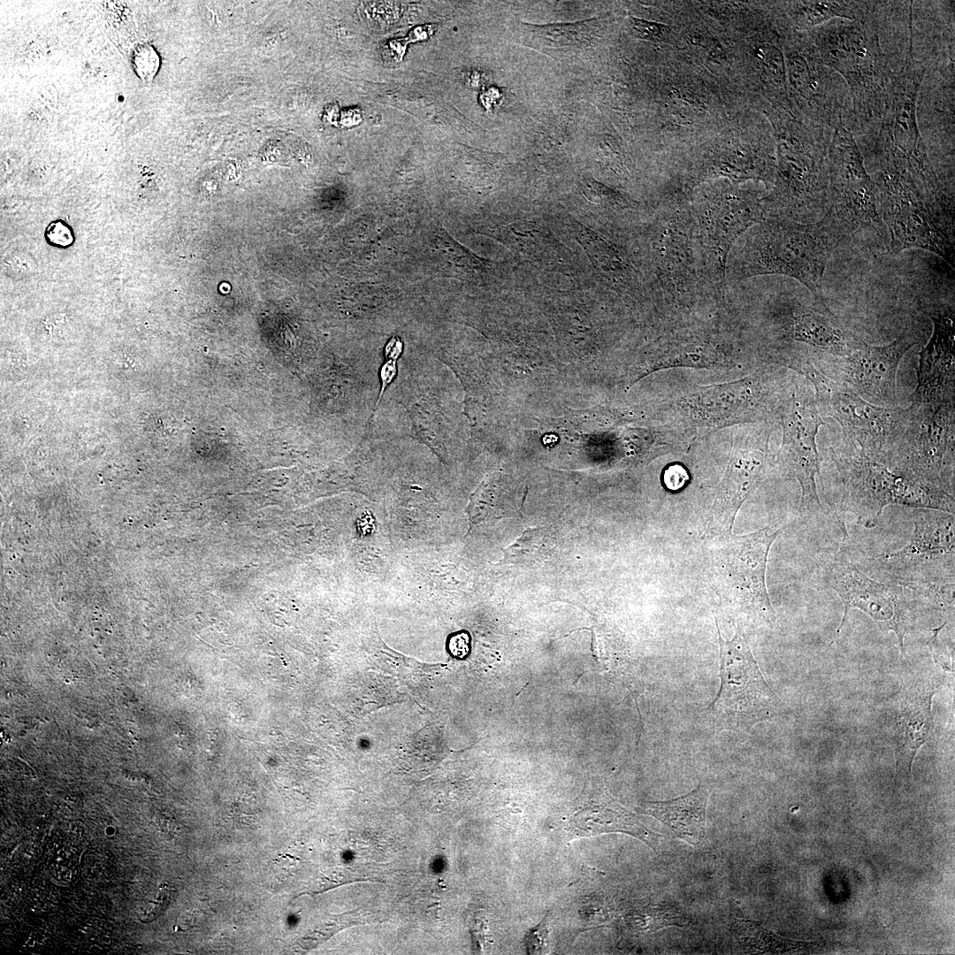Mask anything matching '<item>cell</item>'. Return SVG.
<instances>
[{"label":"cell","instance_id":"2e32d148","mask_svg":"<svg viewBox=\"0 0 955 955\" xmlns=\"http://www.w3.org/2000/svg\"><path fill=\"white\" fill-rule=\"evenodd\" d=\"M780 418L783 435L776 462L788 477L796 478L800 485V514L815 518L824 516L826 510L818 494L817 478L822 480L816 437L825 423L814 393L808 390H792Z\"/></svg>","mask_w":955,"mask_h":955},{"label":"cell","instance_id":"44dd1931","mask_svg":"<svg viewBox=\"0 0 955 955\" xmlns=\"http://www.w3.org/2000/svg\"><path fill=\"white\" fill-rule=\"evenodd\" d=\"M768 441V438L732 455L713 506L709 529L716 534L731 533L741 505L765 478L771 462Z\"/></svg>","mask_w":955,"mask_h":955},{"label":"cell","instance_id":"d4e9b609","mask_svg":"<svg viewBox=\"0 0 955 955\" xmlns=\"http://www.w3.org/2000/svg\"><path fill=\"white\" fill-rule=\"evenodd\" d=\"M653 366L716 365L722 357L720 346L705 333H684L668 336L659 343Z\"/></svg>","mask_w":955,"mask_h":955},{"label":"cell","instance_id":"603a6c76","mask_svg":"<svg viewBox=\"0 0 955 955\" xmlns=\"http://www.w3.org/2000/svg\"><path fill=\"white\" fill-rule=\"evenodd\" d=\"M708 792L699 784L690 793L664 801H652L637 811L651 815L666 824L676 837L692 845L701 843L706 835V806Z\"/></svg>","mask_w":955,"mask_h":955},{"label":"cell","instance_id":"7a4b0ae2","mask_svg":"<svg viewBox=\"0 0 955 955\" xmlns=\"http://www.w3.org/2000/svg\"><path fill=\"white\" fill-rule=\"evenodd\" d=\"M729 256L726 279L779 274L804 285L815 302L829 309L823 276L833 251L842 243L835 229L822 218L814 223L767 217L745 233Z\"/></svg>","mask_w":955,"mask_h":955},{"label":"cell","instance_id":"83f0119b","mask_svg":"<svg viewBox=\"0 0 955 955\" xmlns=\"http://www.w3.org/2000/svg\"><path fill=\"white\" fill-rule=\"evenodd\" d=\"M159 57L149 45L137 47L134 53V65L138 76L144 81H150L159 67Z\"/></svg>","mask_w":955,"mask_h":955},{"label":"cell","instance_id":"6da1fadb","mask_svg":"<svg viewBox=\"0 0 955 955\" xmlns=\"http://www.w3.org/2000/svg\"><path fill=\"white\" fill-rule=\"evenodd\" d=\"M874 181L889 251L921 248L954 266V187L939 178L878 163Z\"/></svg>","mask_w":955,"mask_h":955},{"label":"cell","instance_id":"f1b7e54d","mask_svg":"<svg viewBox=\"0 0 955 955\" xmlns=\"http://www.w3.org/2000/svg\"><path fill=\"white\" fill-rule=\"evenodd\" d=\"M630 27L635 36L651 42H661L669 28L664 24L652 22L635 17L630 18Z\"/></svg>","mask_w":955,"mask_h":955},{"label":"cell","instance_id":"ba28073f","mask_svg":"<svg viewBox=\"0 0 955 955\" xmlns=\"http://www.w3.org/2000/svg\"><path fill=\"white\" fill-rule=\"evenodd\" d=\"M818 583L836 592L844 605L840 632L851 608H858L870 616L882 632L893 631L902 656L904 638L914 630L925 599L946 602L944 591L933 586L877 581L860 570L842 551L822 561L817 569Z\"/></svg>","mask_w":955,"mask_h":955},{"label":"cell","instance_id":"9c48e42d","mask_svg":"<svg viewBox=\"0 0 955 955\" xmlns=\"http://www.w3.org/2000/svg\"><path fill=\"white\" fill-rule=\"evenodd\" d=\"M703 281L710 297H724L729 256L737 238L766 218L753 194L728 189L707 194L690 206Z\"/></svg>","mask_w":955,"mask_h":955},{"label":"cell","instance_id":"e0dca14e","mask_svg":"<svg viewBox=\"0 0 955 955\" xmlns=\"http://www.w3.org/2000/svg\"><path fill=\"white\" fill-rule=\"evenodd\" d=\"M916 343L905 331L893 341L875 346L864 340L848 355L828 358L815 368L829 378L843 383L873 404L897 407V373L900 361Z\"/></svg>","mask_w":955,"mask_h":955},{"label":"cell","instance_id":"d6a6232c","mask_svg":"<svg viewBox=\"0 0 955 955\" xmlns=\"http://www.w3.org/2000/svg\"><path fill=\"white\" fill-rule=\"evenodd\" d=\"M401 40L389 41L384 48V57L388 61L398 62L404 54L405 48L409 42L408 38Z\"/></svg>","mask_w":955,"mask_h":955},{"label":"cell","instance_id":"4316f807","mask_svg":"<svg viewBox=\"0 0 955 955\" xmlns=\"http://www.w3.org/2000/svg\"><path fill=\"white\" fill-rule=\"evenodd\" d=\"M735 934L745 946L749 947L755 952L779 953L790 951H798L806 944L785 939L775 934L762 928L760 926L748 921H737L735 924Z\"/></svg>","mask_w":955,"mask_h":955},{"label":"cell","instance_id":"f546056e","mask_svg":"<svg viewBox=\"0 0 955 955\" xmlns=\"http://www.w3.org/2000/svg\"><path fill=\"white\" fill-rule=\"evenodd\" d=\"M547 915L534 928L530 929L525 936V945L529 953H543L547 936Z\"/></svg>","mask_w":955,"mask_h":955},{"label":"cell","instance_id":"3957f363","mask_svg":"<svg viewBox=\"0 0 955 955\" xmlns=\"http://www.w3.org/2000/svg\"><path fill=\"white\" fill-rule=\"evenodd\" d=\"M881 5L866 19H834L806 31L821 62L845 81L852 103V134L864 136L878 125L890 73L881 43Z\"/></svg>","mask_w":955,"mask_h":955},{"label":"cell","instance_id":"277c9868","mask_svg":"<svg viewBox=\"0 0 955 955\" xmlns=\"http://www.w3.org/2000/svg\"><path fill=\"white\" fill-rule=\"evenodd\" d=\"M833 133L798 120L777 126L773 191L762 198L766 218L800 223L821 220L829 184L828 149Z\"/></svg>","mask_w":955,"mask_h":955},{"label":"cell","instance_id":"8992f818","mask_svg":"<svg viewBox=\"0 0 955 955\" xmlns=\"http://www.w3.org/2000/svg\"><path fill=\"white\" fill-rule=\"evenodd\" d=\"M954 401L898 407L881 463L954 496Z\"/></svg>","mask_w":955,"mask_h":955},{"label":"cell","instance_id":"52a82bcc","mask_svg":"<svg viewBox=\"0 0 955 955\" xmlns=\"http://www.w3.org/2000/svg\"><path fill=\"white\" fill-rule=\"evenodd\" d=\"M829 184L823 218L842 243L888 250L890 238L878 206L877 188L851 130H834L829 149Z\"/></svg>","mask_w":955,"mask_h":955},{"label":"cell","instance_id":"d6986e66","mask_svg":"<svg viewBox=\"0 0 955 955\" xmlns=\"http://www.w3.org/2000/svg\"><path fill=\"white\" fill-rule=\"evenodd\" d=\"M927 315L933 322V332L919 354L917 383L912 401H954L953 309L948 305L935 306L928 310Z\"/></svg>","mask_w":955,"mask_h":955},{"label":"cell","instance_id":"7c38bea8","mask_svg":"<svg viewBox=\"0 0 955 955\" xmlns=\"http://www.w3.org/2000/svg\"><path fill=\"white\" fill-rule=\"evenodd\" d=\"M651 245L657 287L665 305L689 308L712 300L700 271L689 205L665 206L654 220Z\"/></svg>","mask_w":955,"mask_h":955},{"label":"cell","instance_id":"484cf974","mask_svg":"<svg viewBox=\"0 0 955 955\" xmlns=\"http://www.w3.org/2000/svg\"><path fill=\"white\" fill-rule=\"evenodd\" d=\"M557 545L554 531L548 527L527 529L513 544L503 549L501 563L533 564L553 554Z\"/></svg>","mask_w":955,"mask_h":955},{"label":"cell","instance_id":"9a60e30c","mask_svg":"<svg viewBox=\"0 0 955 955\" xmlns=\"http://www.w3.org/2000/svg\"><path fill=\"white\" fill-rule=\"evenodd\" d=\"M813 386L814 401L822 417H832L842 428V438L857 444L881 462L891 435L898 406L887 408L868 402L846 385L820 372L813 363L795 370Z\"/></svg>","mask_w":955,"mask_h":955},{"label":"cell","instance_id":"30bf717a","mask_svg":"<svg viewBox=\"0 0 955 955\" xmlns=\"http://www.w3.org/2000/svg\"><path fill=\"white\" fill-rule=\"evenodd\" d=\"M720 691L709 706V716L718 727L748 730L777 714L782 703L767 684L741 627L730 641L722 638Z\"/></svg>","mask_w":955,"mask_h":955},{"label":"cell","instance_id":"ac0fdd59","mask_svg":"<svg viewBox=\"0 0 955 955\" xmlns=\"http://www.w3.org/2000/svg\"><path fill=\"white\" fill-rule=\"evenodd\" d=\"M776 317L782 338L802 345L803 358L798 366L848 355L863 340L841 325L829 309L807 305L796 298L779 300Z\"/></svg>","mask_w":955,"mask_h":955},{"label":"cell","instance_id":"1f68e13d","mask_svg":"<svg viewBox=\"0 0 955 955\" xmlns=\"http://www.w3.org/2000/svg\"><path fill=\"white\" fill-rule=\"evenodd\" d=\"M665 484L669 489H679L688 478L687 473L681 466H671L665 472Z\"/></svg>","mask_w":955,"mask_h":955},{"label":"cell","instance_id":"7402d4cb","mask_svg":"<svg viewBox=\"0 0 955 955\" xmlns=\"http://www.w3.org/2000/svg\"><path fill=\"white\" fill-rule=\"evenodd\" d=\"M570 839L590 837L604 833L630 835L656 850L662 837L645 827L629 809L618 804L607 793L589 798L567 817L565 828Z\"/></svg>","mask_w":955,"mask_h":955},{"label":"cell","instance_id":"4dcf8cb0","mask_svg":"<svg viewBox=\"0 0 955 955\" xmlns=\"http://www.w3.org/2000/svg\"><path fill=\"white\" fill-rule=\"evenodd\" d=\"M48 239L58 246H68L73 241L71 230L63 222L52 223L47 231Z\"/></svg>","mask_w":955,"mask_h":955},{"label":"cell","instance_id":"5b68a950","mask_svg":"<svg viewBox=\"0 0 955 955\" xmlns=\"http://www.w3.org/2000/svg\"><path fill=\"white\" fill-rule=\"evenodd\" d=\"M829 455L842 485L840 508L866 529L878 524L889 505L955 513L953 495L890 470L847 439L831 446Z\"/></svg>","mask_w":955,"mask_h":955},{"label":"cell","instance_id":"ffe728a7","mask_svg":"<svg viewBox=\"0 0 955 955\" xmlns=\"http://www.w3.org/2000/svg\"><path fill=\"white\" fill-rule=\"evenodd\" d=\"M935 688L929 684H913L901 691L888 717V731L895 760L896 777L911 778L912 764L933 728L931 711Z\"/></svg>","mask_w":955,"mask_h":955},{"label":"cell","instance_id":"cb8c5ba5","mask_svg":"<svg viewBox=\"0 0 955 955\" xmlns=\"http://www.w3.org/2000/svg\"><path fill=\"white\" fill-rule=\"evenodd\" d=\"M786 11L793 27L809 31L834 19L861 20L877 7L878 1H795L787 3Z\"/></svg>","mask_w":955,"mask_h":955},{"label":"cell","instance_id":"4fadbf2b","mask_svg":"<svg viewBox=\"0 0 955 955\" xmlns=\"http://www.w3.org/2000/svg\"><path fill=\"white\" fill-rule=\"evenodd\" d=\"M913 524L907 544L897 551L876 555L874 566L898 583L933 587L953 584L954 515L914 508Z\"/></svg>","mask_w":955,"mask_h":955},{"label":"cell","instance_id":"8fae6325","mask_svg":"<svg viewBox=\"0 0 955 955\" xmlns=\"http://www.w3.org/2000/svg\"><path fill=\"white\" fill-rule=\"evenodd\" d=\"M785 57L786 80L798 121L833 133L853 130L851 95L844 79L825 65L806 31L798 32Z\"/></svg>","mask_w":955,"mask_h":955},{"label":"cell","instance_id":"5bb4252c","mask_svg":"<svg viewBox=\"0 0 955 955\" xmlns=\"http://www.w3.org/2000/svg\"><path fill=\"white\" fill-rule=\"evenodd\" d=\"M781 529L765 527L747 535L723 534L712 554L724 592L739 610L772 626L775 612L766 584L769 549Z\"/></svg>","mask_w":955,"mask_h":955}]
</instances>
